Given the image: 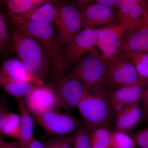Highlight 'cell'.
<instances>
[{
    "mask_svg": "<svg viewBox=\"0 0 148 148\" xmlns=\"http://www.w3.org/2000/svg\"><path fill=\"white\" fill-rule=\"evenodd\" d=\"M36 40L50 61L51 71L55 77L65 76L69 66L64 48L59 45L52 24L47 23L21 22L12 24Z\"/></svg>",
    "mask_w": 148,
    "mask_h": 148,
    "instance_id": "6da1fadb",
    "label": "cell"
},
{
    "mask_svg": "<svg viewBox=\"0 0 148 148\" xmlns=\"http://www.w3.org/2000/svg\"><path fill=\"white\" fill-rule=\"evenodd\" d=\"M11 49L33 76L42 80L49 69L50 61L39 42L20 29L13 27Z\"/></svg>",
    "mask_w": 148,
    "mask_h": 148,
    "instance_id": "7a4b0ae2",
    "label": "cell"
},
{
    "mask_svg": "<svg viewBox=\"0 0 148 148\" xmlns=\"http://www.w3.org/2000/svg\"><path fill=\"white\" fill-rule=\"evenodd\" d=\"M77 108L89 132L102 126H108L117 114L104 87L86 90Z\"/></svg>",
    "mask_w": 148,
    "mask_h": 148,
    "instance_id": "3957f363",
    "label": "cell"
},
{
    "mask_svg": "<svg viewBox=\"0 0 148 148\" xmlns=\"http://www.w3.org/2000/svg\"><path fill=\"white\" fill-rule=\"evenodd\" d=\"M110 68L108 61L95 50L84 54L75 62L68 77L78 81L89 90L104 87Z\"/></svg>",
    "mask_w": 148,
    "mask_h": 148,
    "instance_id": "277c9868",
    "label": "cell"
},
{
    "mask_svg": "<svg viewBox=\"0 0 148 148\" xmlns=\"http://www.w3.org/2000/svg\"><path fill=\"white\" fill-rule=\"evenodd\" d=\"M58 15L55 24L56 38L59 45L64 47L67 43L78 33L82 27L81 11L70 3L56 4Z\"/></svg>",
    "mask_w": 148,
    "mask_h": 148,
    "instance_id": "5b68a950",
    "label": "cell"
},
{
    "mask_svg": "<svg viewBox=\"0 0 148 148\" xmlns=\"http://www.w3.org/2000/svg\"><path fill=\"white\" fill-rule=\"evenodd\" d=\"M139 80L131 60L123 53L118 54L110 64L106 86L112 91L133 84Z\"/></svg>",
    "mask_w": 148,
    "mask_h": 148,
    "instance_id": "8992f818",
    "label": "cell"
},
{
    "mask_svg": "<svg viewBox=\"0 0 148 148\" xmlns=\"http://www.w3.org/2000/svg\"><path fill=\"white\" fill-rule=\"evenodd\" d=\"M37 122L47 133L63 136L75 132L81 125L79 122L69 114L56 110L32 114Z\"/></svg>",
    "mask_w": 148,
    "mask_h": 148,
    "instance_id": "52a82bcc",
    "label": "cell"
},
{
    "mask_svg": "<svg viewBox=\"0 0 148 148\" xmlns=\"http://www.w3.org/2000/svg\"><path fill=\"white\" fill-rule=\"evenodd\" d=\"M24 102L31 114L61 109L55 88L46 84L36 86L32 92L25 97Z\"/></svg>",
    "mask_w": 148,
    "mask_h": 148,
    "instance_id": "ba28073f",
    "label": "cell"
},
{
    "mask_svg": "<svg viewBox=\"0 0 148 148\" xmlns=\"http://www.w3.org/2000/svg\"><path fill=\"white\" fill-rule=\"evenodd\" d=\"M99 29H84L66 44L64 51L69 67L84 54L95 50L94 47L98 45Z\"/></svg>",
    "mask_w": 148,
    "mask_h": 148,
    "instance_id": "9c48e42d",
    "label": "cell"
},
{
    "mask_svg": "<svg viewBox=\"0 0 148 148\" xmlns=\"http://www.w3.org/2000/svg\"><path fill=\"white\" fill-rule=\"evenodd\" d=\"M82 5L81 10L82 29H100L113 24L117 18L116 10L93 2Z\"/></svg>",
    "mask_w": 148,
    "mask_h": 148,
    "instance_id": "30bf717a",
    "label": "cell"
},
{
    "mask_svg": "<svg viewBox=\"0 0 148 148\" xmlns=\"http://www.w3.org/2000/svg\"><path fill=\"white\" fill-rule=\"evenodd\" d=\"M54 88L60 102L61 109L71 110L77 108L86 90L77 80L64 76L56 78Z\"/></svg>",
    "mask_w": 148,
    "mask_h": 148,
    "instance_id": "8fae6325",
    "label": "cell"
},
{
    "mask_svg": "<svg viewBox=\"0 0 148 148\" xmlns=\"http://www.w3.org/2000/svg\"><path fill=\"white\" fill-rule=\"evenodd\" d=\"M125 31L117 24H113L99 29L98 45L103 58L110 64L119 54Z\"/></svg>",
    "mask_w": 148,
    "mask_h": 148,
    "instance_id": "7c38bea8",
    "label": "cell"
},
{
    "mask_svg": "<svg viewBox=\"0 0 148 148\" xmlns=\"http://www.w3.org/2000/svg\"><path fill=\"white\" fill-rule=\"evenodd\" d=\"M148 84V80L139 79L133 84L108 92L109 98L116 114L126 107L138 103L141 99Z\"/></svg>",
    "mask_w": 148,
    "mask_h": 148,
    "instance_id": "4fadbf2b",
    "label": "cell"
},
{
    "mask_svg": "<svg viewBox=\"0 0 148 148\" xmlns=\"http://www.w3.org/2000/svg\"><path fill=\"white\" fill-rule=\"evenodd\" d=\"M148 52V23L125 32L119 54L132 52Z\"/></svg>",
    "mask_w": 148,
    "mask_h": 148,
    "instance_id": "5bb4252c",
    "label": "cell"
},
{
    "mask_svg": "<svg viewBox=\"0 0 148 148\" xmlns=\"http://www.w3.org/2000/svg\"><path fill=\"white\" fill-rule=\"evenodd\" d=\"M12 24L21 22H35L56 24L58 15L57 5L52 2L43 4L27 13L16 15L9 13Z\"/></svg>",
    "mask_w": 148,
    "mask_h": 148,
    "instance_id": "9a60e30c",
    "label": "cell"
},
{
    "mask_svg": "<svg viewBox=\"0 0 148 148\" xmlns=\"http://www.w3.org/2000/svg\"><path fill=\"white\" fill-rule=\"evenodd\" d=\"M1 74L12 79L36 85L45 84L43 80L37 79L29 73L18 58L6 60L2 66Z\"/></svg>",
    "mask_w": 148,
    "mask_h": 148,
    "instance_id": "2e32d148",
    "label": "cell"
},
{
    "mask_svg": "<svg viewBox=\"0 0 148 148\" xmlns=\"http://www.w3.org/2000/svg\"><path fill=\"white\" fill-rule=\"evenodd\" d=\"M142 109L139 102L126 107L117 114L113 131L127 133L142 120Z\"/></svg>",
    "mask_w": 148,
    "mask_h": 148,
    "instance_id": "e0dca14e",
    "label": "cell"
},
{
    "mask_svg": "<svg viewBox=\"0 0 148 148\" xmlns=\"http://www.w3.org/2000/svg\"><path fill=\"white\" fill-rule=\"evenodd\" d=\"M16 99L21 118L20 136L18 142L21 148H29L31 142L35 138L34 120L24 101L19 98Z\"/></svg>",
    "mask_w": 148,
    "mask_h": 148,
    "instance_id": "ac0fdd59",
    "label": "cell"
},
{
    "mask_svg": "<svg viewBox=\"0 0 148 148\" xmlns=\"http://www.w3.org/2000/svg\"><path fill=\"white\" fill-rule=\"evenodd\" d=\"M1 85L8 94L16 98H24L30 94L36 85L12 79L0 74Z\"/></svg>",
    "mask_w": 148,
    "mask_h": 148,
    "instance_id": "d6986e66",
    "label": "cell"
},
{
    "mask_svg": "<svg viewBox=\"0 0 148 148\" xmlns=\"http://www.w3.org/2000/svg\"><path fill=\"white\" fill-rule=\"evenodd\" d=\"M49 1L46 0H8L5 3L9 13L19 15L29 12Z\"/></svg>",
    "mask_w": 148,
    "mask_h": 148,
    "instance_id": "ffe728a7",
    "label": "cell"
},
{
    "mask_svg": "<svg viewBox=\"0 0 148 148\" xmlns=\"http://www.w3.org/2000/svg\"><path fill=\"white\" fill-rule=\"evenodd\" d=\"M21 128V118L19 115L9 112L3 130L1 134L18 140Z\"/></svg>",
    "mask_w": 148,
    "mask_h": 148,
    "instance_id": "44dd1931",
    "label": "cell"
},
{
    "mask_svg": "<svg viewBox=\"0 0 148 148\" xmlns=\"http://www.w3.org/2000/svg\"><path fill=\"white\" fill-rule=\"evenodd\" d=\"M136 146L132 135L127 132L113 131L111 148H136Z\"/></svg>",
    "mask_w": 148,
    "mask_h": 148,
    "instance_id": "7402d4cb",
    "label": "cell"
},
{
    "mask_svg": "<svg viewBox=\"0 0 148 148\" xmlns=\"http://www.w3.org/2000/svg\"><path fill=\"white\" fill-rule=\"evenodd\" d=\"M73 140V148H90V132L85 125H81L72 136Z\"/></svg>",
    "mask_w": 148,
    "mask_h": 148,
    "instance_id": "603a6c76",
    "label": "cell"
},
{
    "mask_svg": "<svg viewBox=\"0 0 148 148\" xmlns=\"http://www.w3.org/2000/svg\"><path fill=\"white\" fill-rule=\"evenodd\" d=\"M12 38L7 27L5 14L0 12V51L2 53L11 49Z\"/></svg>",
    "mask_w": 148,
    "mask_h": 148,
    "instance_id": "cb8c5ba5",
    "label": "cell"
},
{
    "mask_svg": "<svg viewBox=\"0 0 148 148\" xmlns=\"http://www.w3.org/2000/svg\"><path fill=\"white\" fill-rule=\"evenodd\" d=\"M112 133L113 131L111 130L110 127L102 126L90 132V139L111 148V139Z\"/></svg>",
    "mask_w": 148,
    "mask_h": 148,
    "instance_id": "d4e9b609",
    "label": "cell"
},
{
    "mask_svg": "<svg viewBox=\"0 0 148 148\" xmlns=\"http://www.w3.org/2000/svg\"><path fill=\"white\" fill-rule=\"evenodd\" d=\"M139 0H121L117 11L119 24H122Z\"/></svg>",
    "mask_w": 148,
    "mask_h": 148,
    "instance_id": "484cf974",
    "label": "cell"
},
{
    "mask_svg": "<svg viewBox=\"0 0 148 148\" xmlns=\"http://www.w3.org/2000/svg\"><path fill=\"white\" fill-rule=\"evenodd\" d=\"M131 135L136 145L141 148H148V124L145 128L140 130Z\"/></svg>",
    "mask_w": 148,
    "mask_h": 148,
    "instance_id": "4316f807",
    "label": "cell"
},
{
    "mask_svg": "<svg viewBox=\"0 0 148 148\" xmlns=\"http://www.w3.org/2000/svg\"><path fill=\"white\" fill-rule=\"evenodd\" d=\"M132 61H138L148 65V52L138 51L123 53Z\"/></svg>",
    "mask_w": 148,
    "mask_h": 148,
    "instance_id": "83f0119b",
    "label": "cell"
},
{
    "mask_svg": "<svg viewBox=\"0 0 148 148\" xmlns=\"http://www.w3.org/2000/svg\"><path fill=\"white\" fill-rule=\"evenodd\" d=\"M132 62L138 72L139 79L148 80V65L138 61Z\"/></svg>",
    "mask_w": 148,
    "mask_h": 148,
    "instance_id": "f1b7e54d",
    "label": "cell"
},
{
    "mask_svg": "<svg viewBox=\"0 0 148 148\" xmlns=\"http://www.w3.org/2000/svg\"><path fill=\"white\" fill-rule=\"evenodd\" d=\"M53 138L58 148H73V140L72 136H60Z\"/></svg>",
    "mask_w": 148,
    "mask_h": 148,
    "instance_id": "f546056e",
    "label": "cell"
},
{
    "mask_svg": "<svg viewBox=\"0 0 148 148\" xmlns=\"http://www.w3.org/2000/svg\"><path fill=\"white\" fill-rule=\"evenodd\" d=\"M141 99L143 101V107L142 108L143 112L142 120L148 121V86L144 92Z\"/></svg>",
    "mask_w": 148,
    "mask_h": 148,
    "instance_id": "4dcf8cb0",
    "label": "cell"
},
{
    "mask_svg": "<svg viewBox=\"0 0 148 148\" xmlns=\"http://www.w3.org/2000/svg\"><path fill=\"white\" fill-rule=\"evenodd\" d=\"M9 112L7 111L4 106H3V101H1L0 108V132L1 133L5 126L7 116Z\"/></svg>",
    "mask_w": 148,
    "mask_h": 148,
    "instance_id": "1f68e13d",
    "label": "cell"
},
{
    "mask_svg": "<svg viewBox=\"0 0 148 148\" xmlns=\"http://www.w3.org/2000/svg\"><path fill=\"white\" fill-rule=\"evenodd\" d=\"M92 1L110 7L116 10V9H118L121 0H96Z\"/></svg>",
    "mask_w": 148,
    "mask_h": 148,
    "instance_id": "d6a6232c",
    "label": "cell"
},
{
    "mask_svg": "<svg viewBox=\"0 0 148 148\" xmlns=\"http://www.w3.org/2000/svg\"><path fill=\"white\" fill-rule=\"evenodd\" d=\"M0 148H22L18 142H8L1 137L0 138Z\"/></svg>",
    "mask_w": 148,
    "mask_h": 148,
    "instance_id": "836d02e7",
    "label": "cell"
},
{
    "mask_svg": "<svg viewBox=\"0 0 148 148\" xmlns=\"http://www.w3.org/2000/svg\"><path fill=\"white\" fill-rule=\"evenodd\" d=\"M29 148H45V147L44 143L34 138L31 142Z\"/></svg>",
    "mask_w": 148,
    "mask_h": 148,
    "instance_id": "e575fe53",
    "label": "cell"
},
{
    "mask_svg": "<svg viewBox=\"0 0 148 148\" xmlns=\"http://www.w3.org/2000/svg\"><path fill=\"white\" fill-rule=\"evenodd\" d=\"M44 144L45 148H58L53 138L46 141Z\"/></svg>",
    "mask_w": 148,
    "mask_h": 148,
    "instance_id": "d590c367",
    "label": "cell"
},
{
    "mask_svg": "<svg viewBox=\"0 0 148 148\" xmlns=\"http://www.w3.org/2000/svg\"><path fill=\"white\" fill-rule=\"evenodd\" d=\"M109 148L101 143L95 141L91 140V148Z\"/></svg>",
    "mask_w": 148,
    "mask_h": 148,
    "instance_id": "8d00e7d4",
    "label": "cell"
},
{
    "mask_svg": "<svg viewBox=\"0 0 148 148\" xmlns=\"http://www.w3.org/2000/svg\"><path fill=\"white\" fill-rule=\"evenodd\" d=\"M145 3L146 5L147 6V8L148 9V1H145Z\"/></svg>",
    "mask_w": 148,
    "mask_h": 148,
    "instance_id": "74e56055",
    "label": "cell"
},
{
    "mask_svg": "<svg viewBox=\"0 0 148 148\" xmlns=\"http://www.w3.org/2000/svg\"><path fill=\"white\" fill-rule=\"evenodd\" d=\"M147 22L148 23V18L147 19Z\"/></svg>",
    "mask_w": 148,
    "mask_h": 148,
    "instance_id": "f35d334b",
    "label": "cell"
}]
</instances>
